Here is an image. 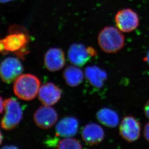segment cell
I'll return each instance as SVG.
<instances>
[{"label":"cell","mask_w":149,"mask_h":149,"mask_svg":"<svg viewBox=\"0 0 149 149\" xmlns=\"http://www.w3.org/2000/svg\"><path fill=\"white\" fill-rule=\"evenodd\" d=\"M12 1L13 0H0V2L1 3H8Z\"/></svg>","instance_id":"obj_23"},{"label":"cell","mask_w":149,"mask_h":149,"mask_svg":"<svg viewBox=\"0 0 149 149\" xmlns=\"http://www.w3.org/2000/svg\"><path fill=\"white\" fill-rule=\"evenodd\" d=\"M115 21L117 28L123 33H130L139 25L138 14L131 9H123L116 13Z\"/></svg>","instance_id":"obj_6"},{"label":"cell","mask_w":149,"mask_h":149,"mask_svg":"<svg viewBox=\"0 0 149 149\" xmlns=\"http://www.w3.org/2000/svg\"><path fill=\"white\" fill-rule=\"evenodd\" d=\"M34 121L38 127L44 130L52 127L58 120V114L52 107L45 106L40 107L33 116Z\"/></svg>","instance_id":"obj_8"},{"label":"cell","mask_w":149,"mask_h":149,"mask_svg":"<svg viewBox=\"0 0 149 149\" xmlns=\"http://www.w3.org/2000/svg\"><path fill=\"white\" fill-rule=\"evenodd\" d=\"M23 70L20 61L14 57L6 58L0 65V77L4 83L13 82L20 76Z\"/></svg>","instance_id":"obj_5"},{"label":"cell","mask_w":149,"mask_h":149,"mask_svg":"<svg viewBox=\"0 0 149 149\" xmlns=\"http://www.w3.org/2000/svg\"><path fill=\"white\" fill-rule=\"evenodd\" d=\"M97 120L106 127L114 128L119 124V116L116 111L108 108H103L96 114Z\"/></svg>","instance_id":"obj_15"},{"label":"cell","mask_w":149,"mask_h":149,"mask_svg":"<svg viewBox=\"0 0 149 149\" xmlns=\"http://www.w3.org/2000/svg\"><path fill=\"white\" fill-rule=\"evenodd\" d=\"M91 57L88 47H86L82 44H73L68 50L69 61L75 66H83L88 61Z\"/></svg>","instance_id":"obj_12"},{"label":"cell","mask_w":149,"mask_h":149,"mask_svg":"<svg viewBox=\"0 0 149 149\" xmlns=\"http://www.w3.org/2000/svg\"><path fill=\"white\" fill-rule=\"evenodd\" d=\"M5 114L1 120V127L6 130L15 128L22 118L21 106L16 99L9 98L4 101Z\"/></svg>","instance_id":"obj_4"},{"label":"cell","mask_w":149,"mask_h":149,"mask_svg":"<svg viewBox=\"0 0 149 149\" xmlns=\"http://www.w3.org/2000/svg\"><path fill=\"white\" fill-rule=\"evenodd\" d=\"M143 134L146 140L149 142V122L145 125L144 128Z\"/></svg>","instance_id":"obj_18"},{"label":"cell","mask_w":149,"mask_h":149,"mask_svg":"<svg viewBox=\"0 0 149 149\" xmlns=\"http://www.w3.org/2000/svg\"><path fill=\"white\" fill-rule=\"evenodd\" d=\"M61 96V90L52 83L44 84L40 88L38 97L45 106L56 104Z\"/></svg>","instance_id":"obj_10"},{"label":"cell","mask_w":149,"mask_h":149,"mask_svg":"<svg viewBox=\"0 0 149 149\" xmlns=\"http://www.w3.org/2000/svg\"><path fill=\"white\" fill-rule=\"evenodd\" d=\"M40 81L36 76L25 74L19 76L14 84V91L19 99L25 100H33L39 92Z\"/></svg>","instance_id":"obj_3"},{"label":"cell","mask_w":149,"mask_h":149,"mask_svg":"<svg viewBox=\"0 0 149 149\" xmlns=\"http://www.w3.org/2000/svg\"><path fill=\"white\" fill-rule=\"evenodd\" d=\"M2 141H3V138H2V135H1V131H0V145L1 144Z\"/></svg>","instance_id":"obj_24"},{"label":"cell","mask_w":149,"mask_h":149,"mask_svg":"<svg viewBox=\"0 0 149 149\" xmlns=\"http://www.w3.org/2000/svg\"><path fill=\"white\" fill-rule=\"evenodd\" d=\"M140 122L132 116L124 117L119 126V134L123 139L131 143L137 141L141 136Z\"/></svg>","instance_id":"obj_7"},{"label":"cell","mask_w":149,"mask_h":149,"mask_svg":"<svg viewBox=\"0 0 149 149\" xmlns=\"http://www.w3.org/2000/svg\"><path fill=\"white\" fill-rule=\"evenodd\" d=\"M86 78L92 86L100 88L102 87L107 78L105 71L96 66H89L86 68L84 72Z\"/></svg>","instance_id":"obj_14"},{"label":"cell","mask_w":149,"mask_h":149,"mask_svg":"<svg viewBox=\"0 0 149 149\" xmlns=\"http://www.w3.org/2000/svg\"><path fill=\"white\" fill-rule=\"evenodd\" d=\"M7 53L6 51V48L4 47V43L3 39H0V55H6Z\"/></svg>","instance_id":"obj_19"},{"label":"cell","mask_w":149,"mask_h":149,"mask_svg":"<svg viewBox=\"0 0 149 149\" xmlns=\"http://www.w3.org/2000/svg\"><path fill=\"white\" fill-rule=\"evenodd\" d=\"M56 147L58 149H82L80 142L72 138H66L57 142Z\"/></svg>","instance_id":"obj_17"},{"label":"cell","mask_w":149,"mask_h":149,"mask_svg":"<svg viewBox=\"0 0 149 149\" xmlns=\"http://www.w3.org/2000/svg\"><path fill=\"white\" fill-rule=\"evenodd\" d=\"M22 29L12 26L10 30V33L3 40L7 53L9 52L14 53L18 58L24 59L28 52L27 45L29 38L26 32Z\"/></svg>","instance_id":"obj_2"},{"label":"cell","mask_w":149,"mask_h":149,"mask_svg":"<svg viewBox=\"0 0 149 149\" xmlns=\"http://www.w3.org/2000/svg\"><path fill=\"white\" fill-rule=\"evenodd\" d=\"M144 60L146 61L147 62V63L149 65V50L148 52V53L147 54L146 56L144 58Z\"/></svg>","instance_id":"obj_22"},{"label":"cell","mask_w":149,"mask_h":149,"mask_svg":"<svg viewBox=\"0 0 149 149\" xmlns=\"http://www.w3.org/2000/svg\"><path fill=\"white\" fill-rule=\"evenodd\" d=\"M4 108V102L3 101V99L0 96V114L2 113Z\"/></svg>","instance_id":"obj_21"},{"label":"cell","mask_w":149,"mask_h":149,"mask_svg":"<svg viewBox=\"0 0 149 149\" xmlns=\"http://www.w3.org/2000/svg\"><path fill=\"white\" fill-rule=\"evenodd\" d=\"M79 127L77 119L72 117H68L61 120L56 125V135L62 137H71L76 135Z\"/></svg>","instance_id":"obj_13"},{"label":"cell","mask_w":149,"mask_h":149,"mask_svg":"<svg viewBox=\"0 0 149 149\" xmlns=\"http://www.w3.org/2000/svg\"><path fill=\"white\" fill-rule=\"evenodd\" d=\"M44 63L45 67L51 72L60 70L65 64L64 52L61 48H50L45 53Z\"/></svg>","instance_id":"obj_9"},{"label":"cell","mask_w":149,"mask_h":149,"mask_svg":"<svg viewBox=\"0 0 149 149\" xmlns=\"http://www.w3.org/2000/svg\"><path fill=\"white\" fill-rule=\"evenodd\" d=\"M3 148H7V149H8V148H17V147H16V146H6V147H3Z\"/></svg>","instance_id":"obj_25"},{"label":"cell","mask_w":149,"mask_h":149,"mask_svg":"<svg viewBox=\"0 0 149 149\" xmlns=\"http://www.w3.org/2000/svg\"><path fill=\"white\" fill-rule=\"evenodd\" d=\"M144 111L145 116L149 119V100L145 103L144 107Z\"/></svg>","instance_id":"obj_20"},{"label":"cell","mask_w":149,"mask_h":149,"mask_svg":"<svg viewBox=\"0 0 149 149\" xmlns=\"http://www.w3.org/2000/svg\"><path fill=\"white\" fill-rule=\"evenodd\" d=\"M63 77L68 85L75 87L80 84L84 79L83 72L80 69L73 66H69L63 72Z\"/></svg>","instance_id":"obj_16"},{"label":"cell","mask_w":149,"mask_h":149,"mask_svg":"<svg viewBox=\"0 0 149 149\" xmlns=\"http://www.w3.org/2000/svg\"><path fill=\"white\" fill-rule=\"evenodd\" d=\"M125 39L117 27L107 26L101 30L97 36L99 47L106 53H116L124 47Z\"/></svg>","instance_id":"obj_1"},{"label":"cell","mask_w":149,"mask_h":149,"mask_svg":"<svg viewBox=\"0 0 149 149\" xmlns=\"http://www.w3.org/2000/svg\"><path fill=\"white\" fill-rule=\"evenodd\" d=\"M104 131L98 124L89 123L83 128L81 133L82 139L89 145H98L102 142L104 138Z\"/></svg>","instance_id":"obj_11"}]
</instances>
